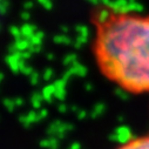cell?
<instances>
[{"label": "cell", "mask_w": 149, "mask_h": 149, "mask_svg": "<svg viewBox=\"0 0 149 149\" xmlns=\"http://www.w3.org/2000/svg\"><path fill=\"white\" fill-rule=\"evenodd\" d=\"M91 19L100 74L127 94L149 95V12L103 4Z\"/></svg>", "instance_id": "cell-1"}, {"label": "cell", "mask_w": 149, "mask_h": 149, "mask_svg": "<svg viewBox=\"0 0 149 149\" xmlns=\"http://www.w3.org/2000/svg\"><path fill=\"white\" fill-rule=\"evenodd\" d=\"M114 149H149V130L125 140Z\"/></svg>", "instance_id": "cell-2"}]
</instances>
